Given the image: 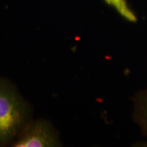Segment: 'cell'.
Returning a JSON list of instances; mask_svg holds the SVG:
<instances>
[{"label": "cell", "instance_id": "obj_1", "mask_svg": "<svg viewBox=\"0 0 147 147\" xmlns=\"http://www.w3.org/2000/svg\"><path fill=\"white\" fill-rule=\"evenodd\" d=\"M30 107L8 79L0 77V146L13 142L29 123Z\"/></svg>", "mask_w": 147, "mask_h": 147}, {"label": "cell", "instance_id": "obj_2", "mask_svg": "<svg viewBox=\"0 0 147 147\" xmlns=\"http://www.w3.org/2000/svg\"><path fill=\"white\" fill-rule=\"evenodd\" d=\"M61 146L58 134L50 123L43 119L30 121L22 130L12 146L55 147Z\"/></svg>", "mask_w": 147, "mask_h": 147}, {"label": "cell", "instance_id": "obj_3", "mask_svg": "<svg viewBox=\"0 0 147 147\" xmlns=\"http://www.w3.org/2000/svg\"><path fill=\"white\" fill-rule=\"evenodd\" d=\"M135 102L134 118L147 136V90L138 95Z\"/></svg>", "mask_w": 147, "mask_h": 147}, {"label": "cell", "instance_id": "obj_4", "mask_svg": "<svg viewBox=\"0 0 147 147\" xmlns=\"http://www.w3.org/2000/svg\"><path fill=\"white\" fill-rule=\"evenodd\" d=\"M105 1L108 4L114 7L127 21L131 23H136L137 21V16L129 6L126 0H105Z\"/></svg>", "mask_w": 147, "mask_h": 147}]
</instances>
